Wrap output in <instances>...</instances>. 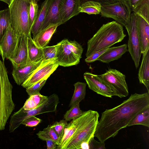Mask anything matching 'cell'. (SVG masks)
<instances>
[{
    "instance_id": "cell-1",
    "label": "cell",
    "mask_w": 149,
    "mask_h": 149,
    "mask_svg": "<svg viewBox=\"0 0 149 149\" xmlns=\"http://www.w3.org/2000/svg\"><path fill=\"white\" fill-rule=\"evenodd\" d=\"M149 107V93L132 94L121 104L102 113L94 137L103 142L114 137L128 127L136 115Z\"/></svg>"
},
{
    "instance_id": "cell-2",
    "label": "cell",
    "mask_w": 149,
    "mask_h": 149,
    "mask_svg": "<svg viewBox=\"0 0 149 149\" xmlns=\"http://www.w3.org/2000/svg\"><path fill=\"white\" fill-rule=\"evenodd\" d=\"M99 117L97 111L89 110L67 123L57 148L89 149L90 141L94 136Z\"/></svg>"
},
{
    "instance_id": "cell-3",
    "label": "cell",
    "mask_w": 149,
    "mask_h": 149,
    "mask_svg": "<svg viewBox=\"0 0 149 149\" xmlns=\"http://www.w3.org/2000/svg\"><path fill=\"white\" fill-rule=\"evenodd\" d=\"M126 36L123 26L116 22L113 21L103 24L87 42L86 57L109 48L121 41Z\"/></svg>"
},
{
    "instance_id": "cell-4",
    "label": "cell",
    "mask_w": 149,
    "mask_h": 149,
    "mask_svg": "<svg viewBox=\"0 0 149 149\" xmlns=\"http://www.w3.org/2000/svg\"><path fill=\"white\" fill-rule=\"evenodd\" d=\"M13 86L4 62L0 59V130H4L15 104L12 99Z\"/></svg>"
},
{
    "instance_id": "cell-5",
    "label": "cell",
    "mask_w": 149,
    "mask_h": 149,
    "mask_svg": "<svg viewBox=\"0 0 149 149\" xmlns=\"http://www.w3.org/2000/svg\"><path fill=\"white\" fill-rule=\"evenodd\" d=\"M30 0H13L8 6L10 15V25L17 36L31 34L29 20Z\"/></svg>"
},
{
    "instance_id": "cell-6",
    "label": "cell",
    "mask_w": 149,
    "mask_h": 149,
    "mask_svg": "<svg viewBox=\"0 0 149 149\" xmlns=\"http://www.w3.org/2000/svg\"><path fill=\"white\" fill-rule=\"evenodd\" d=\"M132 11L135 15L136 28L142 54L149 46V0Z\"/></svg>"
},
{
    "instance_id": "cell-7",
    "label": "cell",
    "mask_w": 149,
    "mask_h": 149,
    "mask_svg": "<svg viewBox=\"0 0 149 149\" xmlns=\"http://www.w3.org/2000/svg\"><path fill=\"white\" fill-rule=\"evenodd\" d=\"M131 8L125 0L102 6L100 13L102 17L111 18L125 26L129 22Z\"/></svg>"
},
{
    "instance_id": "cell-8",
    "label": "cell",
    "mask_w": 149,
    "mask_h": 149,
    "mask_svg": "<svg viewBox=\"0 0 149 149\" xmlns=\"http://www.w3.org/2000/svg\"><path fill=\"white\" fill-rule=\"evenodd\" d=\"M99 76L113 92L115 96L122 98L129 95L125 76L119 71L116 69H109L105 73Z\"/></svg>"
},
{
    "instance_id": "cell-9",
    "label": "cell",
    "mask_w": 149,
    "mask_h": 149,
    "mask_svg": "<svg viewBox=\"0 0 149 149\" xmlns=\"http://www.w3.org/2000/svg\"><path fill=\"white\" fill-rule=\"evenodd\" d=\"M125 27L128 34V51L137 69L142 54L136 28V16L134 12L131 14L130 21Z\"/></svg>"
},
{
    "instance_id": "cell-10",
    "label": "cell",
    "mask_w": 149,
    "mask_h": 149,
    "mask_svg": "<svg viewBox=\"0 0 149 149\" xmlns=\"http://www.w3.org/2000/svg\"><path fill=\"white\" fill-rule=\"evenodd\" d=\"M56 59V57L46 60H42L40 65L21 86L26 88L40 80L47 79L59 66Z\"/></svg>"
},
{
    "instance_id": "cell-11",
    "label": "cell",
    "mask_w": 149,
    "mask_h": 149,
    "mask_svg": "<svg viewBox=\"0 0 149 149\" xmlns=\"http://www.w3.org/2000/svg\"><path fill=\"white\" fill-rule=\"evenodd\" d=\"M17 41L13 53L8 58L13 68L25 65L28 63L27 37L24 34L17 36Z\"/></svg>"
},
{
    "instance_id": "cell-12",
    "label": "cell",
    "mask_w": 149,
    "mask_h": 149,
    "mask_svg": "<svg viewBox=\"0 0 149 149\" xmlns=\"http://www.w3.org/2000/svg\"><path fill=\"white\" fill-rule=\"evenodd\" d=\"M56 61L58 65L64 67L76 65L81 57L74 53L66 46L64 39L56 45Z\"/></svg>"
},
{
    "instance_id": "cell-13",
    "label": "cell",
    "mask_w": 149,
    "mask_h": 149,
    "mask_svg": "<svg viewBox=\"0 0 149 149\" xmlns=\"http://www.w3.org/2000/svg\"><path fill=\"white\" fill-rule=\"evenodd\" d=\"M84 77L89 88L97 93L109 98L115 96L113 92L103 81L99 75L86 72L84 74Z\"/></svg>"
},
{
    "instance_id": "cell-14",
    "label": "cell",
    "mask_w": 149,
    "mask_h": 149,
    "mask_svg": "<svg viewBox=\"0 0 149 149\" xmlns=\"http://www.w3.org/2000/svg\"><path fill=\"white\" fill-rule=\"evenodd\" d=\"M17 36L10 25L0 40V55L3 62L10 56L14 50L17 41Z\"/></svg>"
},
{
    "instance_id": "cell-15",
    "label": "cell",
    "mask_w": 149,
    "mask_h": 149,
    "mask_svg": "<svg viewBox=\"0 0 149 149\" xmlns=\"http://www.w3.org/2000/svg\"><path fill=\"white\" fill-rule=\"evenodd\" d=\"M81 5V0H61L60 11L61 24L80 13L79 8Z\"/></svg>"
},
{
    "instance_id": "cell-16",
    "label": "cell",
    "mask_w": 149,
    "mask_h": 149,
    "mask_svg": "<svg viewBox=\"0 0 149 149\" xmlns=\"http://www.w3.org/2000/svg\"><path fill=\"white\" fill-rule=\"evenodd\" d=\"M61 1V0H49L45 18L40 31L51 24H58L59 26L61 24L60 17Z\"/></svg>"
},
{
    "instance_id": "cell-17",
    "label": "cell",
    "mask_w": 149,
    "mask_h": 149,
    "mask_svg": "<svg viewBox=\"0 0 149 149\" xmlns=\"http://www.w3.org/2000/svg\"><path fill=\"white\" fill-rule=\"evenodd\" d=\"M42 60L28 63L16 68H13L12 74L15 82L18 85H21L40 65Z\"/></svg>"
},
{
    "instance_id": "cell-18",
    "label": "cell",
    "mask_w": 149,
    "mask_h": 149,
    "mask_svg": "<svg viewBox=\"0 0 149 149\" xmlns=\"http://www.w3.org/2000/svg\"><path fill=\"white\" fill-rule=\"evenodd\" d=\"M127 47V45L124 44L117 47H109L96 60L109 63L112 61L117 60L121 58L124 53L128 51Z\"/></svg>"
},
{
    "instance_id": "cell-19",
    "label": "cell",
    "mask_w": 149,
    "mask_h": 149,
    "mask_svg": "<svg viewBox=\"0 0 149 149\" xmlns=\"http://www.w3.org/2000/svg\"><path fill=\"white\" fill-rule=\"evenodd\" d=\"M59 26L58 24H49L33 37V39L36 45L41 48L46 46Z\"/></svg>"
},
{
    "instance_id": "cell-20",
    "label": "cell",
    "mask_w": 149,
    "mask_h": 149,
    "mask_svg": "<svg viewBox=\"0 0 149 149\" xmlns=\"http://www.w3.org/2000/svg\"><path fill=\"white\" fill-rule=\"evenodd\" d=\"M142 54V60L139 71L138 77L140 83L144 85L149 93V46Z\"/></svg>"
},
{
    "instance_id": "cell-21",
    "label": "cell",
    "mask_w": 149,
    "mask_h": 149,
    "mask_svg": "<svg viewBox=\"0 0 149 149\" xmlns=\"http://www.w3.org/2000/svg\"><path fill=\"white\" fill-rule=\"evenodd\" d=\"M27 50L28 63L37 62L42 59V48L36 45L32 38L31 34L27 36Z\"/></svg>"
},
{
    "instance_id": "cell-22",
    "label": "cell",
    "mask_w": 149,
    "mask_h": 149,
    "mask_svg": "<svg viewBox=\"0 0 149 149\" xmlns=\"http://www.w3.org/2000/svg\"><path fill=\"white\" fill-rule=\"evenodd\" d=\"M29 96L22 107L25 110H30L39 107L47 100L48 97L42 95L40 93Z\"/></svg>"
},
{
    "instance_id": "cell-23",
    "label": "cell",
    "mask_w": 149,
    "mask_h": 149,
    "mask_svg": "<svg viewBox=\"0 0 149 149\" xmlns=\"http://www.w3.org/2000/svg\"><path fill=\"white\" fill-rule=\"evenodd\" d=\"M49 0H45L42 2L40 9L38 10L36 19L31 30L33 37L40 31L41 27L45 19Z\"/></svg>"
},
{
    "instance_id": "cell-24",
    "label": "cell",
    "mask_w": 149,
    "mask_h": 149,
    "mask_svg": "<svg viewBox=\"0 0 149 149\" xmlns=\"http://www.w3.org/2000/svg\"><path fill=\"white\" fill-rule=\"evenodd\" d=\"M86 83L79 81L74 84V92L69 104V107L77 103H80L84 99L86 94Z\"/></svg>"
},
{
    "instance_id": "cell-25",
    "label": "cell",
    "mask_w": 149,
    "mask_h": 149,
    "mask_svg": "<svg viewBox=\"0 0 149 149\" xmlns=\"http://www.w3.org/2000/svg\"><path fill=\"white\" fill-rule=\"evenodd\" d=\"M102 5L99 3L93 1H87L81 4L79 8L80 13L89 15H97L100 13Z\"/></svg>"
},
{
    "instance_id": "cell-26",
    "label": "cell",
    "mask_w": 149,
    "mask_h": 149,
    "mask_svg": "<svg viewBox=\"0 0 149 149\" xmlns=\"http://www.w3.org/2000/svg\"><path fill=\"white\" fill-rule=\"evenodd\" d=\"M138 125L149 127V107L136 115L128 127Z\"/></svg>"
},
{
    "instance_id": "cell-27",
    "label": "cell",
    "mask_w": 149,
    "mask_h": 149,
    "mask_svg": "<svg viewBox=\"0 0 149 149\" xmlns=\"http://www.w3.org/2000/svg\"><path fill=\"white\" fill-rule=\"evenodd\" d=\"M10 15L8 8L0 10V40L10 25Z\"/></svg>"
},
{
    "instance_id": "cell-28",
    "label": "cell",
    "mask_w": 149,
    "mask_h": 149,
    "mask_svg": "<svg viewBox=\"0 0 149 149\" xmlns=\"http://www.w3.org/2000/svg\"><path fill=\"white\" fill-rule=\"evenodd\" d=\"M70 107L64 115V119L67 122L77 118L84 112L80 108L79 103H77Z\"/></svg>"
},
{
    "instance_id": "cell-29",
    "label": "cell",
    "mask_w": 149,
    "mask_h": 149,
    "mask_svg": "<svg viewBox=\"0 0 149 149\" xmlns=\"http://www.w3.org/2000/svg\"><path fill=\"white\" fill-rule=\"evenodd\" d=\"M38 10V7L37 3L33 1H30L29 17V25L31 30L33 24L36 19Z\"/></svg>"
},
{
    "instance_id": "cell-30",
    "label": "cell",
    "mask_w": 149,
    "mask_h": 149,
    "mask_svg": "<svg viewBox=\"0 0 149 149\" xmlns=\"http://www.w3.org/2000/svg\"><path fill=\"white\" fill-rule=\"evenodd\" d=\"M67 123V122L63 119L59 121H56L51 125V127L59 136L60 141L64 134L65 129Z\"/></svg>"
},
{
    "instance_id": "cell-31",
    "label": "cell",
    "mask_w": 149,
    "mask_h": 149,
    "mask_svg": "<svg viewBox=\"0 0 149 149\" xmlns=\"http://www.w3.org/2000/svg\"><path fill=\"white\" fill-rule=\"evenodd\" d=\"M64 40L68 47L75 54L81 57L83 49L80 44L76 41L69 40L67 39Z\"/></svg>"
},
{
    "instance_id": "cell-32",
    "label": "cell",
    "mask_w": 149,
    "mask_h": 149,
    "mask_svg": "<svg viewBox=\"0 0 149 149\" xmlns=\"http://www.w3.org/2000/svg\"><path fill=\"white\" fill-rule=\"evenodd\" d=\"M43 60H46L56 57V45L51 46H46L42 48Z\"/></svg>"
},
{
    "instance_id": "cell-33",
    "label": "cell",
    "mask_w": 149,
    "mask_h": 149,
    "mask_svg": "<svg viewBox=\"0 0 149 149\" xmlns=\"http://www.w3.org/2000/svg\"><path fill=\"white\" fill-rule=\"evenodd\" d=\"M47 79L40 80L30 86L26 88V91L28 94L31 95L39 93V91L45 84Z\"/></svg>"
},
{
    "instance_id": "cell-34",
    "label": "cell",
    "mask_w": 149,
    "mask_h": 149,
    "mask_svg": "<svg viewBox=\"0 0 149 149\" xmlns=\"http://www.w3.org/2000/svg\"><path fill=\"white\" fill-rule=\"evenodd\" d=\"M42 121V120L35 116L29 117L24 120L22 124L26 126L33 127L37 126Z\"/></svg>"
},
{
    "instance_id": "cell-35",
    "label": "cell",
    "mask_w": 149,
    "mask_h": 149,
    "mask_svg": "<svg viewBox=\"0 0 149 149\" xmlns=\"http://www.w3.org/2000/svg\"><path fill=\"white\" fill-rule=\"evenodd\" d=\"M43 130L47 134L51 139L54 141L56 143L57 146L59 145V138L53 129L51 127V125H48L47 127L44 128Z\"/></svg>"
},
{
    "instance_id": "cell-36",
    "label": "cell",
    "mask_w": 149,
    "mask_h": 149,
    "mask_svg": "<svg viewBox=\"0 0 149 149\" xmlns=\"http://www.w3.org/2000/svg\"><path fill=\"white\" fill-rule=\"evenodd\" d=\"M93 136L91 139L89 144V149H104L105 143L104 142H98L94 139Z\"/></svg>"
},
{
    "instance_id": "cell-37",
    "label": "cell",
    "mask_w": 149,
    "mask_h": 149,
    "mask_svg": "<svg viewBox=\"0 0 149 149\" xmlns=\"http://www.w3.org/2000/svg\"><path fill=\"white\" fill-rule=\"evenodd\" d=\"M108 48L104 49L94 53L89 56L86 57V58L85 59V61L87 63H91L97 61V59L105 52Z\"/></svg>"
},
{
    "instance_id": "cell-38",
    "label": "cell",
    "mask_w": 149,
    "mask_h": 149,
    "mask_svg": "<svg viewBox=\"0 0 149 149\" xmlns=\"http://www.w3.org/2000/svg\"><path fill=\"white\" fill-rule=\"evenodd\" d=\"M130 6L131 11L148 0H125Z\"/></svg>"
},
{
    "instance_id": "cell-39",
    "label": "cell",
    "mask_w": 149,
    "mask_h": 149,
    "mask_svg": "<svg viewBox=\"0 0 149 149\" xmlns=\"http://www.w3.org/2000/svg\"><path fill=\"white\" fill-rule=\"evenodd\" d=\"M120 0H81V4L88 1H93L100 3L101 5H108L116 3Z\"/></svg>"
},
{
    "instance_id": "cell-40",
    "label": "cell",
    "mask_w": 149,
    "mask_h": 149,
    "mask_svg": "<svg viewBox=\"0 0 149 149\" xmlns=\"http://www.w3.org/2000/svg\"><path fill=\"white\" fill-rule=\"evenodd\" d=\"M46 142L47 149H55L57 148V145L56 143L52 139L45 141Z\"/></svg>"
},
{
    "instance_id": "cell-41",
    "label": "cell",
    "mask_w": 149,
    "mask_h": 149,
    "mask_svg": "<svg viewBox=\"0 0 149 149\" xmlns=\"http://www.w3.org/2000/svg\"><path fill=\"white\" fill-rule=\"evenodd\" d=\"M0 1L6 3L9 6L11 4L13 0H0Z\"/></svg>"
},
{
    "instance_id": "cell-42",
    "label": "cell",
    "mask_w": 149,
    "mask_h": 149,
    "mask_svg": "<svg viewBox=\"0 0 149 149\" xmlns=\"http://www.w3.org/2000/svg\"><path fill=\"white\" fill-rule=\"evenodd\" d=\"M31 1H35L37 3L39 1V0H30Z\"/></svg>"
}]
</instances>
